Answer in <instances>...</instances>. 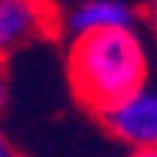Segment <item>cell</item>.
Returning <instances> with one entry per match:
<instances>
[{"instance_id":"obj_1","label":"cell","mask_w":157,"mask_h":157,"mask_svg":"<svg viewBox=\"0 0 157 157\" xmlns=\"http://www.w3.org/2000/svg\"><path fill=\"white\" fill-rule=\"evenodd\" d=\"M157 72V52L144 26L75 36L66 46V78L72 95L98 118L134 95Z\"/></svg>"},{"instance_id":"obj_2","label":"cell","mask_w":157,"mask_h":157,"mask_svg":"<svg viewBox=\"0 0 157 157\" xmlns=\"http://www.w3.org/2000/svg\"><path fill=\"white\" fill-rule=\"evenodd\" d=\"M101 124L131 154L157 151V72L137 88L134 95H128L121 105L105 111Z\"/></svg>"},{"instance_id":"obj_3","label":"cell","mask_w":157,"mask_h":157,"mask_svg":"<svg viewBox=\"0 0 157 157\" xmlns=\"http://www.w3.org/2000/svg\"><path fill=\"white\" fill-rule=\"evenodd\" d=\"M56 26L52 0H0V56L20 52Z\"/></svg>"},{"instance_id":"obj_4","label":"cell","mask_w":157,"mask_h":157,"mask_svg":"<svg viewBox=\"0 0 157 157\" xmlns=\"http://www.w3.org/2000/svg\"><path fill=\"white\" fill-rule=\"evenodd\" d=\"M59 20H62V29L69 39L88 36V33L141 26V13L134 10L131 0H75Z\"/></svg>"},{"instance_id":"obj_5","label":"cell","mask_w":157,"mask_h":157,"mask_svg":"<svg viewBox=\"0 0 157 157\" xmlns=\"http://www.w3.org/2000/svg\"><path fill=\"white\" fill-rule=\"evenodd\" d=\"M141 23H144V33H147V39H151V46H154V52H157V0L147 3Z\"/></svg>"},{"instance_id":"obj_6","label":"cell","mask_w":157,"mask_h":157,"mask_svg":"<svg viewBox=\"0 0 157 157\" xmlns=\"http://www.w3.org/2000/svg\"><path fill=\"white\" fill-rule=\"evenodd\" d=\"M0 157H20V151H17V144L10 141V134L0 128Z\"/></svg>"},{"instance_id":"obj_7","label":"cell","mask_w":157,"mask_h":157,"mask_svg":"<svg viewBox=\"0 0 157 157\" xmlns=\"http://www.w3.org/2000/svg\"><path fill=\"white\" fill-rule=\"evenodd\" d=\"M128 157H157V151H147V154H128Z\"/></svg>"},{"instance_id":"obj_8","label":"cell","mask_w":157,"mask_h":157,"mask_svg":"<svg viewBox=\"0 0 157 157\" xmlns=\"http://www.w3.org/2000/svg\"><path fill=\"white\" fill-rule=\"evenodd\" d=\"M0 101H3V75H0Z\"/></svg>"}]
</instances>
